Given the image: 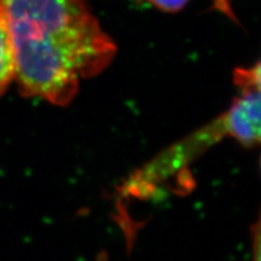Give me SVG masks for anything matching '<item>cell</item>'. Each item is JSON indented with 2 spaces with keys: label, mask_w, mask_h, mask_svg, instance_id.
<instances>
[{
  "label": "cell",
  "mask_w": 261,
  "mask_h": 261,
  "mask_svg": "<svg viewBox=\"0 0 261 261\" xmlns=\"http://www.w3.org/2000/svg\"><path fill=\"white\" fill-rule=\"evenodd\" d=\"M14 50L20 93L69 105L82 80L113 60L116 44L86 0H0Z\"/></svg>",
  "instance_id": "1"
},
{
  "label": "cell",
  "mask_w": 261,
  "mask_h": 261,
  "mask_svg": "<svg viewBox=\"0 0 261 261\" xmlns=\"http://www.w3.org/2000/svg\"><path fill=\"white\" fill-rule=\"evenodd\" d=\"M15 59L14 50L5 16L0 10V97L14 82Z\"/></svg>",
  "instance_id": "3"
},
{
  "label": "cell",
  "mask_w": 261,
  "mask_h": 261,
  "mask_svg": "<svg viewBox=\"0 0 261 261\" xmlns=\"http://www.w3.org/2000/svg\"><path fill=\"white\" fill-rule=\"evenodd\" d=\"M157 9L166 12H177L189 4L190 0H147Z\"/></svg>",
  "instance_id": "4"
},
{
  "label": "cell",
  "mask_w": 261,
  "mask_h": 261,
  "mask_svg": "<svg viewBox=\"0 0 261 261\" xmlns=\"http://www.w3.org/2000/svg\"><path fill=\"white\" fill-rule=\"evenodd\" d=\"M242 94L223 116L228 136L247 147L260 142V87L241 88Z\"/></svg>",
  "instance_id": "2"
}]
</instances>
